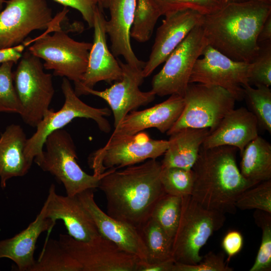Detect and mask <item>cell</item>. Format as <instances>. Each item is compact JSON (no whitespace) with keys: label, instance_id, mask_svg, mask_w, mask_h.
Returning a JSON list of instances; mask_svg holds the SVG:
<instances>
[{"label":"cell","instance_id":"21","mask_svg":"<svg viewBox=\"0 0 271 271\" xmlns=\"http://www.w3.org/2000/svg\"><path fill=\"white\" fill-rule=\"evenodd\" d=\"M136 4L137 0H108L106 8L109 9L110 18L106 21L105 29L113 55L122 56L126 63L143 69L146 62L137 58L130 40Z\"/></svg>","mask_w":271,"mask_h":271},{"label":"cell","instance_id":"15","mask_svg":"<svg viewBox=\"0 0 271 271\" xmlns=\"http://www.w3.org/2000/svg\"><path fill=\"white\" fill-rule=\"evenodd\" d=\"M118 61L122 71L120 80L103 90L85 88L78 94V96L92 94L104 100L108 104L113 114L114 128L129 112L140 106L147 105L154 100L156 96L151 90L145 92L139 88L145 78L142 73L143 69Z\"/></svg>","mask_w":271,"mask_h":271},{"label":"cell","instance_id":"8","mask_svg":"<svg viewBox=\"0 0 271 271\" xmlns=\"http://www.w3.org/2000/svg\"><path fill=\"white\" fill-rule=\"evenodd\" d=\"M0 12V50L23 43L35 30L61 28L67 20L66 8L53 18L45 0H9Z\"/></svg>","mask_w":271,"mask_h":271},{"label":"cell","instance_id":"48","mask_svg":"<svg viewBox=\"0 0 271 271\" xmlns=\"http://www.w3.org/2000/svg\"><path fill=\"white\" fill-rule=\"evenodd\" d=\"M246 1H247V0H231V2H244Z\"/></svg>","mask_w":271,"mask_h":271},{"label":"cell","instance_id":"13","mask_svg":"<svg viewBox=\"0 0 271 271\" xmlns=\"http://www.w3.org/2000/svg\"><path fill=\"white\" fill-rule=\"evenodd\" d=\"M192 69L189 83L219 86L230 92L236 101L244 99L248 84L251 63L233 60L209 45L204 48Z\"/></svg>","mask_w":271,"mask_h":271},{"label":"cell","instance_id":"10","mask_svg":"<svg viewBox=\"0 0 271 271\" xmlns=\"http://www.w3.org/2000/svg\"><path fill=\"white\" fill-rule=\"evenodd\" d=\"M183 98V110L166 132L169 136L187 127L208 128L211 133L236 101L222 87L198 83H189Z\"/></svg>","mask_w":271,"mask_h":271},{"label":"cell","instance_id":"37","mask_svg":"<svg viewBox=\"0 0 271 271\" xmlns=\"http://www.w3.org/2000/svg\"><path fill=\"white\" fill-rule=\"evenodd\" d=\"M258 44V53L250 63L248 84L269 87L271 85V40Z\"/></svg>","mask_w":271,"mask_h":271},{"label":"cell","instance_id":"33","mask_svg":"<svg viewBox=\"0 0 271 271\" xmlns=\"http://www.w3.org/2000/svg\"><path fill=\"white\" fill-rule=\"evenodd\" d=\"M160 180L166 194L182 197L191 194L194 185V174L192 169L162 168Z\"/></svg>","mask_w":271,"mask_h":271},{"label":"cell","instance_id":"41","mask_svg":"<svg viewBox=\"0 0 271 271\" xmlns=\"http://www.w3.org/2000/svg\"><path fill=\"white\" fill-rule=\"evenodd\" d=\"M31 40L29 39L27 40L26 39L23 43L17 46L0 50V64L8 61H13L17 63L22 57L25 47L30 44Z\"/></svg>","mask_w":271,"mask_h":271},{"label":"cell","instance_id":"22","mask_svg":"<svg viewBox=\"0 0 271 271\" xmlns=\"http://www.w3.org/2000/svg\"><path fill=\"white\" fill-rule=\"evenodd\" d=\"M258 126L254 115L241 107L231 110L217 128L206 138L202 147L210 148L228 146L238 149L240 154L258 136Z\"/></svg>","mask_w":271,"mask_h":271},{"label":"cell","instance_id":"44","mask_svg":"<svg viewBox=\"0 0 271 271\" xmlns=\"http://www.w3.org/2000/svg\"><path fill=\"white\" fill-rule=\"evenodd\" d=\"M266 5H271V0H254Z\"/></svg>","mask_w":271,"mask_h":271},{"label":"cell","instance_id":"35","mask_svg":"<svg viewBox=\"0 0 271 271\" xmlns=\"http://www.w3.org/2000/svg\"><path fill=\"white\" fill-rule=\"evenodd\" d=\"M235 207L240 210L254 209L271 213V180L245 190L236 201Z\"/></svg>","mask_w":271,"mask_h":271},{"label":"cell","instance_id":"47","mask_svg":"<svg viewBox=\"0 0 271 271\" xmlns=\"http://www.w3.org/2000/svg\"><path fill=\"white\" fill-rule=\"evenodd\" d=\"M6 3L5 0H0V12L2 10L4 4Z\"/></svg>","mask_w":271,"mask_h":271},{"label":"cell","instance_id":"38","mask_svg":"<svg viewBox=\"0 0 271 271\" xmlns=\"http://www.w3.org/2000/svg\"><path fill=\"white\" fill-rule=\"evenodd\" d=\"M225 262L224 254L208 252L195 264H187L175 262L172 271H232Z\"/></svg>","mask_w":271,"mask_h":271},{"label":"cell","instance_id":"14","mask_svg":"<svg viewBox=\"0 0 271 271\" xmlns=\"http://www.w3.org/2000/svg\"><path fill=\"white\" fill-rule=\"evenodd\" d=\"M59 241L81 265L83 271H137L141 260L101 235L83 242L60 234Z\"/></svg>","mask_w":271,"mask_h":271},{"label":"cell","instance_id":"32","mask_svg":"<svg viewBox=\"0 0 271 271\" xmlns=\"http://www.w3.org/2000/svg\"><path fill=\"white\" fill-rule=\"evenodd\" d=\"M161 16L185 9L196 11L203 16L218 12L231 0H151Z\"/></svg>","mask_w":271,"mask_h":271},{"label":"cell","instance_id":"46","mask_svg":"<svg viewBox=\"0 0 271 271\" xmlns=\"http://www.w3.org/2000/svg\"><path fill=\"white\" fill-rule=\"evenodd\" d=\"M108 0H102V7L103 8H106Z\"/></svg>","mask_w":271,"mask_h":271},{"label":"cell","instance_id":"29","mask_svg":"<svg viewBox=\"0 0 271 271\" xmlns=\"http://www.w3.org/2000/svg\"><path fill=\"white\" fill-rule=\"evenodd\" d=\"M244 86V99L255 117L259 128L271 133V90L269 87Z\"/></svg>","mask_w":271,"mask_h":271},{"label":"cell","instance_id":"19","mask_svg":"<svg viewBox=\"0 0 271 271\" xmlns=\"http://www.w3.org/2000/svg\"><path fill=\"white\" fill-rule=\"evenodd\" d=\"M46 218L56 222L61 220L68 235L75 240L87 242L101 236L89 213L77 196L57 194L52 184L43 206Z\"/></svg>","mask_w":271,"mask_h":271},{"label":"cell","instance_id":"17","mask_svg":"<svg viewBox=\"0 0 271 271\" xmlns=\"http://www.w3.org/2000/svg\"><path fill=\"white\" fill-rule=\"evenodd\" d=\"M165 16L157 30L149 59L143 69L144 78L150 76L164 62L190 31L201 23L203 15L196 11L185 9Z\"/></svg>","mask_w":271,"mask_h":271},{"label":"cell","instance_id":"12","mask_svg":"<svg viewBox=\"0 0 271 271\" xmlns=\"http://www.w3.org/2000/svg\"><path fill=\"white\" fill-rule=\"evenodd\" d=\"M201 23L171 52L162 69L153 77L151 90L156 95L184 96L194 64L208 45Z\"/></svg>","mask_w":271,"mask_h":271},{"label":"cell","instance_id":"39","mask_svg":"<svg viewBox=\"0 0 271 271\" xmlns=\"http://www.w3.org/2000/svg\"><path fill=\"white\" fill-rule=\"evenodd\" d=\"M65 7H69L78 11L89 28H93L94 11L98 6L97 0H53Z\"/></svg>","mask_w":271,"mask_h":271},{"label":"cell","instance_id":"23","mask_svg":"<svg viewBox=\"0 0 271 271\" xmlns=\"http://www.w3.org/2000/svg\"><path fill=\"white\" fill-rule=\"evenodd\" d=\"M55 223L46 217L43 207L26 228L12 238L0 241V258L11 259L19 271H30L35 261L34 254L37 239L43 232L50 231Z\"/></svg>","mask_w":271,"mask_h":271},{"label":"cell","instance_id":"5","mask_svg":"<svg viewBox=\"0 0 271 271\" xmlns=\"http://www.w3.org/2000/svg\"><path fill=\"white\" fill-rule=\"evenodd\" d=\"M44 147L45 149L41 158L35 162L63 184L67 195L75 196L84 191L98 188L106 171L99 175H89L81 169L77 162L75 144L66 130L60 129L50 133Z\"/></svg>","mask_w":271,"mask_h":271},{"label":"cell","instance_id":"24","mask_svg":"<svg viewBox=\"0 0 271 271\" xmlns=\"http://www.w3.org/2000/svg\"><path fill=\"white\" fill-rule=\"evenodd\" d=\"M27 139L23 128L16 124L8 126L1 135L0 178L3 189L9 179L25 176L31 167L33 162L25 154Z\"/></svg>","mask_w":271,"mask_h":271},{"label":"cell","instance_id":"31","mask_svg":"<svg viewBox=\"0 0 271 271\" xmlns=\"http://www.w3.org/2000/svg\"><path fill=\"white\" fill-rule=\"evenodd\" d=\"M161 16L151 0H137L130 37L140 43L148 41Z\"/></svg>","mask_w":271,"mask_h":271},{"label":"cell","instance_id":"4","mask_svg":"<svg viewBox=\"0 0 271 271\" xmlns=\"http://www.w3.org/2000/svg\"><path fill=\"white\" fill-rule=\"evenodd\" d=\"M225 221L224 214L204 207L191 195L182 197L180 219L172 242L174 261L191 265L199 262L201 249Z\"/></svg>","mask_w":271,"mask_h":271},{"label":"cell","instance_id":"18","mask_svg":"<svg viewBox=\"0 0 271 271\" xmlns=\"http://www.w3.org/2000/svg\"><path fill=\"white\" fill-rule=\"evenodd\" d=\"M77 197L90 214L102 237L141 260L147 261V249L138 229L104 212L94 200L93 190L84 191Z\"/></svg>","mask_w":271,"mask_h":271},{"label":"cell","instance_id":"2","mask_svg":"<svg viewBox=\"0 0 271 271\" xmlns=\"http://www.w3.org/2000/svg\"><path fill=\"white\" fill-rule=\"evenodd\" d=\"M271 15V5L254 0L230 2L201 25L207 44L230 59L251 63L259 50V31Z\"/></svg>","mask_w":271,"mask_h":271},{"label":"cell","instance_id":"30","mask_svg":"<svg viewBox=\"0 0 271 271\" xmlns=\"http://www.w3.org/2000/svg\"><path fill=\"white\" fill-rule=\"evenodd\" d=\"M182 197L165 193L156 202L150 217L172 240L180 219Z\"/></svg>","mask_w":271,"mask_h":271},{"label":"cell","instance_id":"26","mask_svg":"<svg viewBox=\"0 0 271 271\" xmlns=\"http://www.w3.org/2000/svg\"><path fill=\"white\" fill-rule=\"evenodd\" d=\"M240 171L246 180L256 184L271 180V145L258 136L240 154Z\"/></svg>","mask_w":271,"mask_h":271},{"label":"cell","instance_id":"16","mask_svg":"<svg viewBox=\"0 0 271 271\" xmlns=\"http://www.w3.org/2000/svg\"><path fill=\"white\" fill-rule=\"evenodd\" d=\"M106 21L103 12L97 6L94 11L93 41L87 67L81 82L75 86L74 91L78 96L82 89L93 88L98 82L110 84L121 79V67L107 45Z\"/></svg>","mask_w":271,"mask_h":271},{"label":"cell","instance_id":"25","mask_svg":"<svg viewBox=\"0 0 271 271\" xmlns=\"http://www.w3.org/2000/svg\"><path fill=\"white\" fill-rule=\"evenodd\" d=\"M210 133L208 128L187 127L170 135L169 146L161 163L162 168L192 169L203 142Z\"/></svg>","mask_w":271,"mask_h":271},{"label":"cell","instance_id":"45","mask_svg":"<svg viewBox=\"0 0 271 271\" xmlns=\"http://www.w3.org/2000/svg\"><path fill=\"white\" fill-rule=\"evenodd\" d=\"M98 1V8H99V9L101 11H103V9L102 7V0H97Z\"/></svg>","mask_w":271,"mask_h":271},{"label":"cell","instance_id":"43","mask_svg":"<svg viewBox=\"0 0 271 271\" xmlns=\"http://www.w3.org/2000/svg\"><path fill=\"white\" fill-rule=\"evenodd\" d=\"M271 40V15L263 24L257 37V43Z\"/></svg>","mask_w":271,"mask_h":271},{"label":"cell","instance_id":"28","mask_svg":"<svg viewBox=\"0 0 271 271\" xmlns=\"http://www.w3.org/2000/svg\"><path fill=\"white\" fill-rule=\"evenodd\" d=\"M139 231L147 249V262L173 259V240L153 218L150 217Z\"/></svg>","mask_w":271,"mask_h":271},{"label":"cell","instance_id":"27","mask_svg":"<svg viewBox=\"0 0 271 271\" xmlns=\"http://www.w3.org/2000/svg\"><path fill=\"white\" fill-rule=\"evenodd\" d=\"M30 271H83V268L59 240L47 239Z\"/></svg>","mask_w":271,"mask_h":271},{"label":"cell","instance_id":"6","mask_svg":"<svg viewBox=\"0 0 271 271\" xmlns=\"http://www.w3.org/2000/svg\"><path fill=\"white\" fill-rule=\"evenodd\" d=\"M32 42L28 51L44 60V69L73 81L75 86L81 82L87 67L91 43L73 40L62 28L53 32L49 28Z\"/></svg>","mask_w":271,"mask_h":271},{"label":"cell","instance_id":"42","mask_svg":"<svg viewBox=\"0 0 271 271\" xmlns=\"http://www.w3.org/2000/svg\"><path fill=\"white\" fill-rule=\"evenodd\" d=\"M174 262L173 259L151 263L140 260L137 271H172Z\"/></svg>","mask_w":271,"mask_h":271},{"label":"cell","instance_id":"11","mask_svg":"<svg viewBox=\"0 0 271 271\" xmlns=\"http://www.w3.org/2000/svg\"><path fill=\"white\" fill-rule=\"evenodd\" d=\"M168 146V140L152 139L143 131L132 135L111 134L105 146L91 154L88 163L93 174L99 175L109 169L156 159Z\"/></svg>","mask_w":271,"mask_h":271},{"label":"cell","instance_id":"20","mask_svg":"<svg viewBox=\"0 0 271 271\" xmlns=\"http://www.w3.org/2000/svg\"><path fill=\"white\" fill-rule=\"evenodd\" d=\"M184 105L183 97L172 94L165 101L151 107L129 112L114 128L112 134L132 135L150 128L167 132L179 118Z\"/></svg>","mask_w":271,"mask_h":271},{"label":"cell","instance_id":"1","mask_svg":"<svg viewBox=\"0 0 271 271\" xmlns=\"http://www.w3.org/2000/svg\"><path fill=\"white\" fill-rule=\"evenodd\" d=\"M161 170L156 159L121 170H107L98 185L105 196L107 214L139 230L166 193L160 180Z\"/></svg>","mask_w":271,"mask_h":271},{"label":"cell","instance_id":"34","mask_svg":"<svg viewBox=\"0 0 271 271\" xmlns=\"http://www.w3.org/2000/svg\"><path fill=\"white\" fill-rule=\"evenodd\" d=\"M271 213L256 210L253 215L262 230L260 246L249 271H269L271 269Z\"/></svg>","mask_w":271,"mask_h":271},{"label":"cell","instance_id":"36","mask_svg":"<svg viewBox=\"0 0 271 271\" xmlns=\"http://www.w3.org/2000/svg\"><path fill=\"white\" fill-rule=\"evenodd\" d=\"M15 63L8 61L0 66V112H22V106L13 82L12 67Z\"/></svg>","mask_w":271,"mask_h":271},{"label":"cell","instance_id":"7","mask_svg":"<svg viewBox=\"0 0 271 271\" xmlns=\"http://www.w3.org/2000/svg\"><path fill=\"white\" fill-rule=\"evenodd\" d=\"M61 89L65 98L62 107L57 111L49 109L36 126V132L27 139L25 154L31 162L41 158L45 141L50 133L62 129L76 118L93 120L99 129L105 133L111 130L109 122L106 118L112 113L109 108L94 107L82 101L75 92L69 80L65 77L62 79Z\"/></svg>","mask_w":271,"mask_h":271},{"label":"cell","instance_id":"3","mask_svg":"<svg viewBox=\"0 0 271 271\" xmlns=\"http://www.w3.org/2000/svg\"><path fill=\"white\" fill-rule=\"evenodd\" d=\"M237 148L222 146L200 149L192 168L191 195L204 207L223 214H234L235 202L246 189L257 184L245 179L236 162Z\"/></svg>","mask_w":271,"mask_h":271},{"label":"cell","instance_id":"9","mask_svg":"<svg viewBox=\"0 0 271 271\" xmlns=\"http://www.w3.org/2000/svg\"><path fill=\"white\" fill-rule=\"evenodd\" d=\"M44 69L40 59L28 50L13 72L15 88L22 106L20 115L26 124L34 127L50 109L55 93L52 76Z\"/></svg>","mask_w":271,"mask_h":271},{"label":"cell","instance_id":"40","mask_svg":"<svg viewBox=\"0 0 271 271\" xmlns=\"http://www.w3.org/2000/svg\"><path fill=\"white\" fill-rule=\"evenodd\" d=\"M243 243L242 235L237 230L229 231L225 234L222 241V247L228 256V261L241 251Z\"/></svg>","mask_w":271,"mask_h":271}]
</instances>
